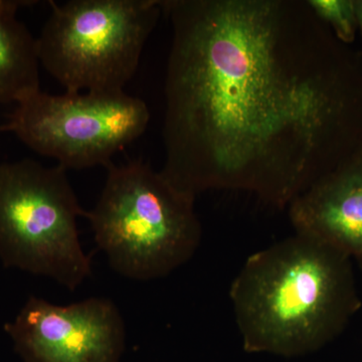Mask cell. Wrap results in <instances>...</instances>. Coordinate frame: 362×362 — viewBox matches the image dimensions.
Instances as JSON below:
<instances>
[{"label": "cell", "instance_id": "ba28073f", "mask_svg": "<svg viewBox=\"0 0 362 362\" xmlns=\"http://www.w3.org/2000/svg\"><path fill=\"white\" fill-rule=\"evenodd\" d=\"M295 232L362 259V145L288 206Z\"/></svg>", "mask_w": 362, "mask_h": 362}, {"label": "cell", "instance_id": "8fae6325", "mask_svg": "<svg viewBox=\"0 0 362 362\" xmlns=\"http://www.w3.org/2000/svg\"><path fill=\"white\" fill-rule=\"evenodd\" d=\"M357 20H358V28L362 35V0H356Z\"/></svg>", "mask_w": 362, "mask_h": 362}, {"label": "cell", "instance_id": "52a82bcc", "mask_svg": "<svg viewBox=\"0 0 362 362\" xmlns=\"http://www.w3.org/2000/svg\"><path fill=\"white\" fill-rule=\"evenodd\" d=\"M25 362H120L125 324L108 298L56 305L32 296L6 325Z\"/></svg>", "mask_w": 362, "mask_h": 362}, {"label": "cell", "instance_id": "8992f818", "mask_svg": "<svg viewBox=\"0 0 362 362\" xmlns=\"http://www.w3.org/2000/svg\"><path fill=\"white\" fill-rule=\"evenodd\" d=\"M148 107L122 92L37 90L21 100L2 124L35 153L68 169L107 166L112 157L145 132Z\"/></svg>", "mask_w": 362, "mask_h": 362}, {"label": "cell", "instance_id": "7a4b0ae2", "mask_svg": "<svg viewBox=\"0 0 362 362\" xmlns=\"http://www.w3.org/2000/svg\"><path fill=\"white\" fill-rule=\"evenodd\" d=\"M342 254L295 232L247 257L230 288L247 352L303 356L329 339L347 306Z\"/></svg>", "mask_w": 362, "mask_h": 362}, {"label": "cell", "instance_id": "277c9868", "mask_svg": "<svg viewBox=\"0 0 362 362\" xmlns=\"http://www.w3.org/2000/svg\"><path fill=\"white\" fill-rule=\"evenodd\" d=\"M40 65L66 93L122 92L161 13L160 0L49 1Z\"/></svg>", "mask_w": 362, "mask_h": 362}, {"label": "cell", "instance_id": "6da1fadb", "mask_svg": "<svg viewBox=\"0 0 362 362\" xmlns=\"http://www.w3.org/2000/svg\"><path fill=\"white\" fill-rule=\"evenodd\" d=\"M161 173L286 209L362 145V59L306 0H160Z\"/></svg>", "mask_w": 362, "mask_h": 362}, {"label": "cell", "instance_id": "3957f363", "mask_svg": "<svg viewBox=\"0 0 362 362\" xmlns=\"http://www.w3.org/2000/svg\"><path fill=\"white\" fill-rule=\"evenodd\" d=\"M106 168L103 190L85 218L111 268L131 280L150 281L187 264L202 238L195 197L142 160Z\"/></svg>", "mask_w": 362, "mask_h": 362}, {"label": "cell", "instance_id": "30bf717a", "mask_svg": "<svg viewBox=\"0 0 362 362\" xmlns=\"http://www.w3.org/2000/svg\"><path fill=\"white\" fill-rule=\"evenodd\" d=\"M317 18L330 28L342 44L356 40L358 28L356 0H306Z\"/></svg>", "mask_w": 362, "mask_h": 362}, {"label": "cell", "instance_id": "7c38bea8", "mask_svg": "<svg viewBox=\"0 0 362 362\" xmlns=\"http://www.w3.org/2000/svg\"><path fill=\"white\" fill-rule=\"evenodd\" d=\"M0 132H2V127H1V125H0Z\"/></svg>", "mask_w": 362, "mask_h": 362}, {"label": "cell", "instance_id": "5b68a950", "mask_svg": "<svg viewBox=\"0 0 362 362\" xmlns=\"http://www.w3.org/2000/svg\"><path fill=\"white\" fill-rule=\"evenodd\" d=\"M86 216L62 166L0 163V259L75 291L92 273L78 237Z\"/></svg>", "mask_w": 362, "mask_h": 362}, {"label": "cell", "instance_id": "9c48e42d", "mask_svg": "<svg viewBox=\"0 0 362 362\" xmlns=\"http://www.w3.org/2000/svg\"><path fill=\"white\" fill-rule=\"evenodd\" d=\"M33 2L0 0V105L18 104L40 90L37 39L18 18Z\"/></svg>", "mask_w": 362, "mask_h": 362}]
</instances>
